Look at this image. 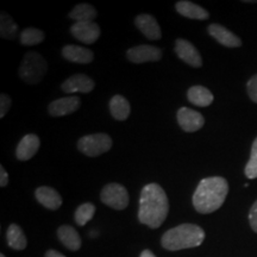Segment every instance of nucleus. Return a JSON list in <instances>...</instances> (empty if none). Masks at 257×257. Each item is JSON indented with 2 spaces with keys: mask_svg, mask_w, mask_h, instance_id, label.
Returning a JSON list of instances; mask_svg holds the SVG:
<instances>
[{
  "mask_svg": "<svg viewBox=\"0 0 257 257\" xmlns=\"http://www.w3.org/2000/svg\"><path fill=\"white\" fill-rule=\"evenodd\" d=\"M9 184V175L8 173H6V170L4 167H0V186L2 187H6Z\"/></svg>",
  "mask_w": 257,
  "mask_h": 257,
  "instance_id": "obj_31",
  "label": "nucleus"
},
{
  "mask_svg": "<svg viewBox=\"0 0 257 257\" xmlns=\"http://www.w3.org/2000/svg\"><path fill=\"white\" fill-rule=\"evenodd\" d=\"M6 238H8L10 248L15 250H24L27 248V237H25L23 230L17 224L10 225L8 232H6Z\"/></svg>",
  "mask_w": 257,
  "mask_h": 257,
  "instance_id": "obj_22",
  "label": "nucleus"
},
{
  "mask_svg": "<svg viewBox=\"0 0 257 257\" xmlns=\"http://www.w3.org/2000/svg\"><path fill=\"white\" fill-rule=\"evenodd\" d=\"M110 112L114 119L125 120L130 115V104L124 96L114 95L110 101Z\"/></svg>",
  "mask_w": 257,
  "mask_h": 257,
  "instance_id": "obj_21",
  "label": "nucleus"
},
{
  "mask_svg": "<svg viewBox=\"0 0 257 257\" xmlns=\"http://www.w3.org/2000/svg\"><path fill=\"white\" fill-rule=\"evenodd\" d=\"M0 257H5V255H3V253H2V255H0Z\"/></svg>",
  "mask_w": 257,
  "mask_h": 257,
  "instance_id": "obj_34",
  "label": "nucleus"
},
{
  "mask_svg": "<svg viewBox=\"0 0 257 257\" xmlns=\"http://www.w3.org/2000/svg\"><path fill=\"white\" fill-rule=\"evenodd\" d=\"M62 56L70 62L89 63L93 60V51L78 46H66L62 49Z\"/></svg>",
  "mask_w": 257,
  "mask_h": 257,
  "instance_id": "obj_17",
  "label": "nucleus"
},
{
  "mask_svg": "<svg viewBox=\"0 0 257 257\" xmlns=\"http://www.w3.org/2000/svg\"><path fill=\"white\" fill-rule=\"evenodd\" d=\"M126 55L134 63L152 62L162 59V50L153 46H138L128 49Z\"/></svg>",
  "mask_w": 257,
  "mask_h": 257,
  "instance_id": "obj_8",
  "label": "nucleus"
},
{
  "mask_svg": "<svg viewBox=\"0 0 257 257\" xmlns=\"http://www.w3.org/2000/svg\"><path fill=\"white\" fill-rule=\"evenodd\" d=\"M95 213V206L91 202H86V204L80 205L75 211V221L80 226H83L92 219Z\"/></svg>",
  "mask_w": 257,
  "mask_h": 257,
  "instance_id": "obj_26",
  "label": "nucleus"
},
{
  "mask_svg": "<svg viewBox=\"0 0 257 257\" xmlns=\"http://www.w3.org/2000/svg\"><path fill=\"white\" fill-rule=\"evenodd\" d=\"M245 175L248 179L257 178V138L253 141L250 159L245 166Z\"/></svg>",
  "mask_w": 257,
  "mask_h": 257,
  "instance_id": "obj_27",
  "label": "nucleus"
},
{
  "mask_svg": "<svg viewBox=\"0 0 257 257\" xmlns=\"http://www.w3.org/2000/svg\"><path fill=\"white\" fill-rule=\"evenodd\" d=\"M141 257H156V256L154 255L150 250H144V251L141 253Z\"/></svg>",
  "mask_w": 257,
  "mask_h": 257,
  "instance_id": "obj_33",
  "label": "nucleus"
},
{
  "mask_svg": "<svg viewBox=\"0 0 257 257\" xmlns=\"http://www.w3.org/2000/svg\"><path fill=\"white\" fill-rule=\"evenodd\" d=\"M70 32L76 40L86 44L95 43L100 36V28L94 22L87 23H75L70 29Z\"/></svg>",
  "mask_w": 257,
  "mask_h": 257,
  "instance_id": "obj_10",
  "label": "nucleus"
},
{
  "mask_svg": "<svg viewBox=\"0 0 257 257\" xmlns=\"http://www.w3.org/2000/svg\"><path fill=\"white\" fill-rule=\"evenodd\" d=\"M187 96L189 102L199 107H206L213 102V94L204 86H193L188 89Z\"/></svg>",
  "mask_w": 257,
  "mask_h": 257,
  "instance_id": "obj_20",
  "label": "nucleus"
},
{
  "mask_svg": "<svg viewBox=\"0 0 257 257\" xmlns=\"http://www.w3.org/2000/svg\"><path fill=\"white\" fill-rule=\"evenodd\" d=\"M69 17L75 21V23H87L93 22L96 17V10L89 4H79L72 10Z\"/></svg>",
  "mask_w": 257,
  "mask_h": 257,
  "instance_id": "obj_23",
  "label": "nucleus"
},
{
  "mask_svg": "<svg viewBox=\"0 0 257 257\" xmlns=\"http://www.w3.org/2000/svg\"><path fill=\"white\" fill-rule=\"evenodd\" d=\"M40 138L36 135L30 134L22 138L19 142L17 150H16V156L21 161H28L34 157L35 154L40 149Z\"/></svg>",
  "mask_w": 257,
  "mask_h": 257,
  "instance_id": "obj_14",
  "label": "nucleus"
},
{
  "mask_svg": "<svg viewBox=\"0 0 257 257\" xmlns=\"http://www.w3.org/2000/svg\"><path fill=\"white\" fill-rule=\"evenodd\" d=\"M169 211V201L166 192L157 184L144 186L141 192L138 219L152 229H157L166 220Z\"/></svg>",
  "mask_w": 257,
  "mask_h": 257,
  "instance_id": "obj_1",
  "label": "nucleus"
},
{
  "mask_svg": "<svg viewBox=\"0 0 257 257\" xmlns=\"http://www.w3.org/2000/svg\"><path fill=\"white\" fill-rule=\"evenodd\" d=\"M205 232L194 224H181L167 231L162 236V246L170 251H178L199 246L204 242Z\"/></svg>",
  "mask_w": 257,
  "mask_h": 257,
  "instance_id": "obj_3",
  "label": "nucleus"
},
{
  "mask_svg": "<svg viewBox=\"0 0 257 257\" xmlns=\"http://www.w3.org/2000/svg\"><path fill=\"white\" fill-rule=\"evenodd\" d=\"M35 195H36L38 202L49 210H57L62 205V198H61L59 192L54 188L42 186V187L36 189Z\"/></svg>",
  "mask_w": 257,
  "mask_h": 257,
  "instance_id": "obj_16",
  "label": "nucleus"
},
{
  "mask_svg": "<svg viewBox=\"0 0 257 257\" xmlns=\"http://www.w3.org/2000/svg\"><path fill=\"white\" fill-rule=\"evenodd\" d=\"M100 199L105 205L114 210H124L128 205L127 191L120 184L106 185L100 193Z\"/></svg>",
  "mask_w": 257,
  "mask_h": 257,
  "instance_id": "obj_6",
  "label": "nucleus"
},
{
  "mask_svg": "<svg viewBox=\"0 0 257 257\" xmlns=\"http://www.w3.org/2000/svg\"><path fill=\"white\" fill-rule=\"evenodd\" d=\"M62 91L64 93H89L94 88V81L87 75L76 74L68 78L62 83Z\"/></svg>",
  "mask_w": 257,
  "mask_h": 257,
  "instance_id": "obj_11",
  "label": "nucleus"
},
{
  "mask_svg": "<svg viewBox=\"0 0 257 257\" xmlns=\"http://www.w3.org/2000/svg\"><path fill=\"white\" fill-rule=\"evenodd\" d=\"M59 238L67 249L76 251L81 246V238H80L78 231L69 225H62L57 231Z\"/></svg>",
  "mask_w": 257,
  "mask_h": 257,
  "instance_id": "obj_19",
  "label": "nucleus"
},
{
  "mask_svg": "<svg viewBox=\"0 0 257 257\" xmlns=\"http://www.w3.org/2000/svg\"><path fill=\"white\" fill-rule=\"evenodd\" d=\"M175 53L184 62L188 63L189 66L194 67V68H199L202 64V59L199 54V51L195 49L191 42L179 38L175 42Z\"/></svg>",
  "mask_w": 257,
  "mask_h": 257,
  "instance_id": "obj_9",
  "label": "nucleus"
},
{
  "mask_svg": "<svg viewBox=\"0 0 257 257\" xmlns=\"http://www.w3.org/2000/svg\"><path fill=\"white\" fill-rule=\"evenodd\" d=\"M18 27L15 21L8 14H2L0 16V35L3 38L11 40L17 35Z\"/></svg>",
  "mask_w": 257,
  "mask_h": 257,
  "instance_id": "obj_25",
  "label": "nucleus"
},
{
  "mask_svg": "<svg viewBox=\"0 0 257 257\" xmlns=\"http://www.w3.org/2000/svg\"><path fill=\"white\" fill-rule=\"evenodd\" d=\"M10 107H11V98L5 93L0 95V117L4 118L5 114L8 113Z\"/></svg>",
  "mask_w": 257,
  "mask_h": 257,
  "instance_id": "obj_29",
  "label": "nucleus"
},
{
  "mask_svg": "<svg viewBox=\"0 0 257 257\" xmlns=\"http://www.w3.org/2000/svg\"><path fill=\"white\" fill-rule=\"evenodd\" d=\"M79 96H67V98H61L54 100L49 105V113L54 117H61V115H67L74 113L80 107Z\"/></svg>",
  "mask_w": 257,
  "mask_h": 257,
  "instance_id": "obj_12",
  "label": "nucleus"
},
{
  "mask_svg": "<svg viewBox=\"0 0 257 257\" xmlns=\"http://www.w3.org/2000/svg\"><path fill=\"white\" fill-rule=\"evenodd\" d=\"M47 72V61L41 54L30 51L24 56L19 68L21 79L30 85H36L43 79Z\"/></svg>",
  "mask_w": 257,
  "mask_h": 257,
  "instance_id": "obj_4",
  "label": "nucleus"
},
{
  "mask_svg": "<svg viewBox=\"0 0 257 257\" xmlns=\"http://www.w3.org/2000/svg\"><path fill=\"white\" fill-rule=\"evenodd\" d=\"M229 193V184L224 178L202 179L193 194V206L199 213L207 214L221 207Z\"/></svg>",
  "mask_w": 257,
  "mask_h": 257,
  "instance_id": "obj_2",
  "label": "nucleus"
},
{
  "mask_svg": "<svg viewBox=\"0 0 257 257\" xmlns=\"http://www.w3.org/2000/svg\"><path fill=\"white\" fill-rule=\"evenodd\" d=\"M44 32L35 28H28L21 34V42L23 46H37L44 41Z\"/></svg>",
  "mask_w": 257,
  "mask_h": 257,
  "instance_id": "obj_24",
  "label": "nucleus"
},
{
  "mask_svg": "<svg viewBox=\"0 0 257 257\" xmlns=\"http://www.w3.org/2000/svg\"><path fill=\"white\" fill-rule=\"evenodd\" d=\"M46 257H66V256H63L62 253L56 251V250H49V251H47Z\"/></svg>",
  "mask_w": 257,
  "mask_h": 257,
  "instance_id": "obj_32",
  "label": "nucleus"
},
{
  "mask_svg": "<svg viewBox=\"0 0 257 257\" xmlns=\"http://www.w3.org/2000/svg\"><path fill=\"white\" fill-rule=\"evenodd\" d=\"M112 140L106 134H93L83 136L79 140L78 148L86 156L95 157L111 149Z\"/></svg>",
  "mask_w": 257,
  "mask_h": 257,
  "instance_id": "obj_5",
  "label": "nucleus"
},
{
  "mask_svg": "<svg viewBox=\"0 0 257 257\" xmlns=\"http://www.w3.org/2000/svg\"><path fill=\"white\" fill-rule=\"evenodd\" d=\"M208 34L211 35L214 40H217L220 44L229 48H237L242 46V41L239 37H237L233 32L227 30L223 25L219 24H211L208 27Z\"/></svg>",
  "mask_w": 257,
  "mask_h": 257,
  "instance_id": "obj_13",
  "label": "nucleus"
},
{
  "mask_svg": "<svg viewBox=\"0 0 257 257\" xmlns=\"http://www.w3.org/2000/svg\"><path fill=\"white\" fill-rule=\"evenodd\" d=\"M175 8H176V11H178L180 15L191 19L205 21V19H208V17H210V15H208L206 10L200 8L199 5H195L194 3L186 2V0L176 3Z\"/></svg>",
  "mask_w": 257,
  "mask_h": 257,
  "instance_id": "obj_18",
  "label": "nucleus"
},
{
  "mask_svg": "<svg viewBox=\"0 0 257 257\" xmlns=\"http://www.w3.org/2000/svg\"><path fill=\"white\" fill-rule=\"evenodd\" d=\"M246 89H248L250 99L257 104V74L249 80L248 85H246Z\"/></svg>",
  "mask_w": 257,
  "mask_h": 257,
  "instance_id": "obj_28",
  "label": "nucleus"
},
{
  "mask_svg": "<svg viewBox=\"0 0 257 257\" xmlns=\"http://www.w3.org/2000/svg\"><path fill=\"white\" fill-rule=\"evenodd\" d=\"M178 121L180 126L186 133H195L204 126L205 119L198 111L188 107H181L178 111Z\"/></svg>",
  "mask_w": 257,
  "mask_h": 257,
  "instance_id": "obj_7",
  "label": "nucleus"
},
{
  "mask_svg": "<svg viewBox=\"0 0 257 257\" xmlns=\"http://www.w3.org/2000/svg\"><path fill=\"white\" fill-rule=\"evenodd\" d=\"M135 24L143 32L144 36L149 38V40H160L161 36H162L160 25L153 16L140 15L135 19Z\"/></svg>",
  "mask_w": 257,
  "mask_h": 257,
  "instance_id": "obj_15",
  "label": "nucleus"
},
{
  "mask_svg": "<svg viewBox=\"0 0 257 257\" xmlns=\"http://www.w3.org/2000/svg\"><path fill=\"white\" fill-rule=\"evenodd\" d=\"M249 221H250V226H251V229L257 233V200L253 202L251 208H250Z\"/></svg>",
  "mask_w": 257,
  "mask_h": 257,
  "instance_id": "obj_30",
  "label": "nucleus"
}]
</instances>
